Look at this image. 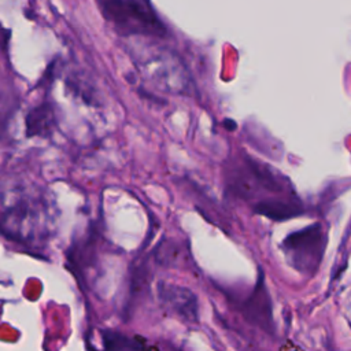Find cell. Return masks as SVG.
<instances>
[{
  "label": "cell",
  "instance_id": "1",
  "mask_svg": "<svg viewBox=\"0 0 351 351\" xmlns=\"http://www.w3.org/2000/svg\"><path fill=\"white\" fill-rule=\"evenodd\" d=\"M129 53L141 78L154 89L182 96L196 95L192 75L170 48L133 38Z\"/></svg>",
  "mask_w": 351,
  "mask_h": 351
},
{
  "label": "cell",
  "instance_id": "2",
  "mask_svg": "<svg viewBox=\"0 0 351 351\" xmlns=\"http://www.w3.org/2000/svg\"><path fill=\"white\" fill-rule=\"evenodd\" d=\"M103 16L125 36L166 34V27L149 0H97Z\"/></svg>",
  "mask_w": 351,
  "mask_h": 351
},
{
  "label": "cell",
  "instance_id": "3",
  "mask_svg": "<svg viewBox=\"0 0 351 351\" xmlns=\"http://www.w3.org/2000/svg\"><path fill=\"white\" fill-rule=\"evenodd\" d=\"M288 263L298 271L311 274L319 266L325 237L319 223H313L300 230L289 233L281 243Z\"/></svg>",
  "mask_w": 351,
  "mask_h": 351
},
{
  "label": "cell",
  "instance_id": "4",
  "mask_svg": "<svg viewBox=\"0 0 351 351\" xmlns=\"http://www.w3.org/2000/svg\"><path fill=\"white\" fill-rule=\"evenodd\" d=\"M44 207L38 199L26 193L15 197L3 213V233L14 241H29L34 239L38 228L43 226Z\"/></svg>",
  "mask_w": 351,
  "mask_h": 351
},
{
  "label": "cell",
  "instance_id": "5",
  "mask_svg": "<svg viewBox=\"0 0 351 351\" xmlns=\"http://www.w3.org/2000/svg\"><path fill=\"white\" fill-rule=\"evenodd\" d=\"M156 291L158 299L166 311L185 322H199L197 296L189 288L169 281H159Z\"/></svg>",
  "mask_w": 351,
  "mask_h": 351
},
{
  "label": "cell",
  "instance_id": "6",
  "mask_svg": "<svg viewBox=\"0 0 351 351\" xmlns=\"http://www.w3.org/2000/svg\"><path fill=\"white\" fill-rule=\"evenodd\" d=\"M241 311L244 318L251 324L259 326L269 333L274 332L271 299L266 288L265 274L261 269L258 271V280L254 285L252 292L241 306Z\"/></svg>",
  "mask_w": 351,
  "mask_h": 351
},
{
  "label": "cell",
  "instance_id": "7",
  "mask_svg": "<svg viewBox=\"0 0 351 351\" xmlns=\"http://www.w3.org/2000/svg\"><path fill=\"white\" fill-rule=\"evenodd\" d=\"M55 111L49 103H41L33 107L25 118L26 136L48 137L55 129Z\"/></svg>",
  "mask_w": 351,
  "mask_h": 351
},
{
  "label": "cell",
  "instance_id": "8",
  "mask_svg": "<svg viewBox=\"0 0 351 351\" xmlns=\"http://www.w3.org/2000/svg\"><path fill=\"white\" fill-rule=\"evenodd\" d=\"M103 351H159L140 336H128L114 329H101Z\"/></svg>",
  "mask_w": 351,
  "mask_h": 351
},
{
  "label": "cell",
  "instance_id": "9",
  "mask_svg": "<svg viewBox=\"0 0 351 351\" xmlns=\"http://www.w3.org/2000/svg\"><path fill=\"white\" fill-rule=\"evenodd\" d=\"M254 211L273 221H287V219L299 217L303 213V210L296 203H291V202H285L274 197H267L258 202L254 206Z\"/></svg>",
  "mask_w": 351,
  "mask_h": 351
}]
</instances>
